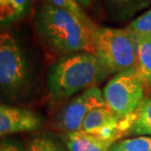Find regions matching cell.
<instances>
[{
    "instance_id": "11",
    "label": "cell",
    "mask_w": 151,
    "mask_h": 151,
    "mask_svg": "<svg viewBox=\"0 0 151 151\" xmlns=\"http://www.w3.org/2000/svg\"><path fill=\"white\" fill-rule=\"evenodd\" d=\"M33 0H0V29H9L29 14Z\"/></svg>"
},
{
    "instance_id": "17",
    "label": "cell",
    "mask_w": 151,
    "mask_h": 151,
    "mask_svg": "<svg viewBox=\"0 0 151 151\" xmlns=\"http://www.w3.org/2000/svg\"><path fill=\"white\" fill-rule=\"evenodd\" d=\"M131 32L137 36L151 34V9L144 12L134 20L132 21L127 27Z\"/></svg>"
},
{
    "instance_id": "8",
    "label": "cell",
    "mask_w": 151,
    "mask_h": 151,
    "mask_svg": "<svg viewBox=\"0 0 151 151\" xmlns=\"http://www.w3.org/2000/svg\"><path fill=\"white\" fill-rule=\"evenodd\" d=\"M42 119L32 110L0 102V137L39 129Z\"/></svg>"
},
{
    "instance_id": "2",
    "label": "cell",
    "mask_w": 151,
    "mask_h": 151,
    "mask_svg": "<svg viewBox=\"0 0 151 151\" xmlns=\"http://www.w3.org/2000/svg\"><path fill=\"white\" fill-rule=\"evenodd\" d=\"M109 74L97 55L75 53L60 57L49 67L46 86L51 97L60 101L97 87Z\"/></svg>"
},
{
    "instance_id": "3",
    "label": "cell",
    "mask_w": 151,
    "mask_h": 151,
    "mask_svg": "<svg viewBox=\"0 0 151 151\" xmlns=\"http://www.w3.org/2000/svg\"><path fill=\"white\" fill-rule=\"evenodd\" d=\"M31 65L17 34L0 29V102L15 101L31 83Z\"/></svg>"
},
{
    "instance_id": "1",
    "label": "cell",
    "mask_w": 151,
    "mask_h": 151,
    "mask_svg": "<svg viewBox=\"0 0 151 151\" xmlns=\"http://www.w3.org/2000/svg\"><path fill=\"white\" fill-rule=\"evenodd\" d=\"M35 30L42 42L60 57L75 53L95 54L93 33L81 20L63 9L42 3L34 14Z\"/></svg>"
},
{
    "instance_id": "5",
    "label": "cell",
    "mask_w": 151,
    "mask_h": 151,
    "mask_svg": "<svg viewBox=\"0 0 151 151\" xmlns=\"http://www.w3.org/2000/svg\"><path fill=\"white\" fill-rule=\"evenodd\" d=\"M144 87L136 68L119 72L102 90L105 105L118 117L133 114L144 99Z\"/></svg>"
},
{
    "instance_id": "9",
    "label": "cell",
    "mask_w": 151,
    "mask_h": 151,
    "mask_svg": "<svg viewBox=\"0 0 151 151\" xmlns=\"http://www.w3.org/2000/svg\"><path fill=\"white\" fill-rule=\"evenodd\" d=\"M105 12L112 21L131 20L151 4V0H101Z\"/></svg>"
},
{
    "instance_id": "7",
    "label": "cell",
    "mask_w": 151,
    "mask_h": 151,
    "mask_svg": "<svg viewBox=\"0 0 151 151\" xmlns=\"http://www.w3.org/2000/svg\"><path fill=\"white\" fill-rule=\"evenodd\" d=\"M104 105V94L98 86L87 89L73 98L60 111L56 120L58 127L65 133L80 131L87 115Z\"/></svg>"
},
{
    "instance_id": "12",
    "label": "cell",
    "mask_w": 151,
    "mask_h": 151,
    "mask_svg": "<svg viewBox=\"0 0 151 151\" xmlns=\"http://www.w3.org/2000/svg\"><path fill=\"white\" fill-rule=\"evenodd\" d=\"M136 69L146 88L151 89V34L137 36Z\"/></svg>"
},
{
    "instance_id": "14",
    "label": "cell",
    "mask_w": 151,
    "mask_h": 151,
    "mask_svg": "<svg viewBox=\"0 0 151 151\" xmlns=\"http://www.w3.org/2000/svg\"><path fill=\"white\" fill-rule=\"evenodd\" d=\"M44 3H47V4L53 5L55 7L63 9V10L69 12L70 14L74 15L84 24L89 25L90 27L94 28V29L98 27L97 24L90 19L89 16L86 14L85 10L79 5V3L76 0H44Z\"/></svg>"
},
{
    "instance_id": "15",
    "label": "cell",
    "mask_w": 151,
    "mask_h": 151,
    "mask_svg": "<svg viewBox=\"0 0 151 151\" xmlns=\"http://www.w3.org/2000/svg\"><path fill=\"white\" fill-rule=\"evenodd\" d=\"M111 151H151V137L141 136L119 140L112 145Z\"/></svg>"
},
{
    "instance_id": "10",
    "label": "cell",
    "mask_w": 151,
    "mask_h": 151,
    "mask_svg": "<svg viewBox=\"0 0 151 151\" xmlns=\"http://www.w3.org/2000/svg\"><path fill=\"white\" fill-rule=\"evenodd\" d=\"M63 141L68 151H111L114 144L82 130L65 133Z\"/></svg>"
},
{
    "instance_id": "16",
    "label": "cell",
    "mask_w": 151,
    "mask_h": 151,
    "mask_svg": "<svg viewBox=\"0 0 151 151\" xmlns=\"http://www.w3.org/2000/svg\"><path fill=\"white\" fill-rule=\"evenodd\" d=\"M25 151H68L50 134H39L28 142Z\"/></svg>"
},
{
    "instance_id": "13",
    "label": "cell",
    "mask_w": 151,
    "mask_h": 151,
    "mask_svg": "<svg viewBox=\"0 0 151 151\" xmlns=\"http://www.w3.org/2000/svg\"><path fill=\"white\" fill-rule=\"evenodd\" d=\"M137 116L130 134L151 137V97L144 99L137 109Z\"/></svg>"
},
{
    "instance_id": "4",
    "label": "cell",
    "mask_w": 151,
    "mask_h": 151,
    "mask_svg": "<svg viewBox=\"0 0 151 151\" xmlns=\"http://www.w3.org/2000/svg\"><path fill=\"white\" fill-rule=\"evenodd\" d=\"M95 55L110 74L136 68L137 36L125 28L99 27L93 33Z\"/></svg>"
},
{
    "instance_id": "6",
    "label": "cell",
    "mask_w": 151,
    "mask_h": 151,
    "mask_svg": "<svg viewBox=\"0 0 151 151\" xmlns=\"http://www.w3.org/2000/svg\"><path fill=\"white\" fill-rule=\"evenodd\" d=\"M137 112L126 117H118L106 105L94 109L87 115L82 124V131L115 143L125 134H130L136 120Z\"/></svg>"
},
{
    "instance_id": "18",
    "label": "cell",
    "mask_w": 151,
    "mask_h": 151,
    "mask_svg": "<svg viewBox=\"0 0 151 151\" xmlns=\"http://www.w3.org/2000/svg\"><path fill=\"white\" fill-rule=\"evenodd\" d=\"M0 151H25L24 145L17 139H0Z\"/></svg>"
},
{
    "instance_id": "19",
    "label": "cell",
    "mask_w": 151,
    "mask_h": 151,
    "mask_svg": "<svg viewBox=\"0 0 151 151\" xmlns=\"http://www.w3.org/2000/svg\"><path fill=\"white\" fill-rule=\"evenodd\" d=\"M79 3V5L84 9H90L93 7V5L95 4L96 0H76Z\"/></svg>"
}]
</instances>
